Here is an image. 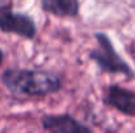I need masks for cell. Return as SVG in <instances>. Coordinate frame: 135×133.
Wrapping results in <instances>:
<instances>
[{"label":"cell","mask_w":135,"mask_h":133,"mask_svg":"<svg viewBox=\"0 0 135 133\" xmlns=\"http://www.w3.org/2000/svg\"><path fill=\"white\" fill-rule=\"evenodd\" d=\"M105 102L125 115H135V94L121 86L113 85L108 89Z\"/></svg>","instance_id":"5"},{"label":"cell","mask_w":135,"mask_h":133,"mask_svg":"<svg viewBox=\"0 0 135 133\" xmlns=\"http://www.w3.org/2000/svg\"><path fill=\"white\" fill-rule=\"evenodd\" d=\"M3 85L16 95H46L60 89V80L45 71L7 69L1 76Z\"/></svg>","instance_id":"1"},{"label":"cell","mask_w":135,"mask_h":133,"mask_svg":"<svg viewBox=\"0 0 135 133\" xmlns=\"http://www.w3.org/2000/svg\"><path fill=\"white\" fill-rule=\"evenodd\" d=\"M41 123L50 133H92L88 127L70 115H45Z\"/></svg>","instance_id":"4"},{"label":"cell","mask_w":135,"mask_h":133,"mask_svg":"<svg viewBox=\"0 0 135 133\" xmlns=\"http://www.w3.org/2000/svg\"><path fill=\"white\" fill-rule=\"evenodd\" d=\"M41 7L59 17H74L79 12V0H41Z\"/></svg>","instance_id":"6"},{"label":"cell","mask_w":135,"mask_h":133,"mask_svg":"<svg viewBox=\"0 0 135 133\" xmlns=\"http://www.w3.org/2000/svg\"><path fill=\"white\" fill-rule=\"evenodd\" d=\"M8 1L9 0H0V10H3L4 8L8 7Z\"/></svg>","instance_id":"7"},{"label":"cell","mask_w":135,"mask_h":133,"mask_svg":"<svg viewBox=\"0 0 135 133\" xmlns=\"http://www.w3.org/2000/svg\"><path fill=\"white\" fill-rule=\"evenodd\" d=\"M96 39L98 43V48L90 51L89 57L100 67V69L104 72H108V73L125 75L129 78H134L135 73L133 72V69L115 52L108 35H105L104 33H97Z\"/></svg>","instance_id":"2"},{"label":"cell","mask_w":135,"mask_h":133,"mask_svg":"<svg viewBox=\"0 0 135 133\" xmlns=\"http://www.w3.org/2000/svg\"><path fill=\"white\" fill-rule=\"evenodd\" d=\"M130 54H131V56L135 59V51H133V50H130Z\"/></svg>","instance_id":"9"},{"label":"cell","mask_w":135,"mask_h":133,"mask_svg":"<svg viewBox=\"0 0 135 133\" xmlns=\"http://www.w3.org/2000/svg\"><path fill=\"white\" fill-rule=\"evenodd\" d=\"M3 59H4V54H3V51L0 50V64L3 63Z\"/></svg>","instance_id":"8"},{"label":"cell","mask_w":135,"mask_h":133,"mask_svg":"<svg viewBox=\"0 0 135 133\" xmlns=\"http://www.w3.org/2000/svg\"><path fill=\"white\" fill-rule=\"evenodd\" d=\"M0 30L9 34H16L26 39L34 38L37 28L32 17L11 10L0 12Z\"/></svg>","instance_id":"3"}]
</instances>
